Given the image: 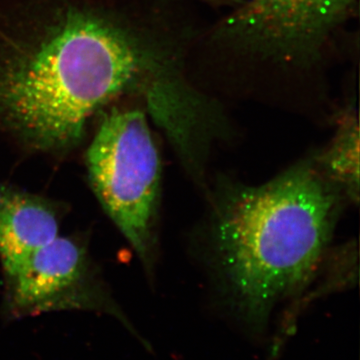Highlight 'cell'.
Masks as SVG:
<instances>
[{
    "label": "cell",
    "instance_id": "obj_4",
    "mask_svg": "<svg viewBox=\"0 0 360 360\" xmlns=\"http://www.w3.org/2000/svg\"><path fill=\"white\" fill-rule=\"evenodd\" d=\"M356 0H243L220 25L233 49L276 63L302 65L319 56Z\"/></svg>",
    "mask_w": 360,
    "mask_h": 360
},
{
    "label": "cell",
    "instance_id": "obj_2",
    "mask_svg": "<svg viewBox=\"0 0 360 360\" xmlns=\"http://www.w3.org/2000/svg\"><path fill=\"white\" fill-rule=\"evenodd\" d=\"M205 193L201 253L217 302L257 338L276 309L290 304L271 345L281 352L349 198L316 155L259 186L221 181Z\"/></svg>",
    "mask_w": 360,
    "mask_h": 360
},
{
    "label": "cell",
    "instance_id": "obj_7",
    "mask_svg": "<svg viewBox=\"0 0 360 360\" xmlns=\"http://www.w3.org/2000/svg\"><path fill=\"white\" fill-rule=\"evenodd\" d=\"M359 120L349 113L343 118L330 146L316 155L326 174L354 201L359 200Z\"/></svg>",
    "mask_w": 360,
    "mask_h": 360
},
{
    "label": "cell",
    "instance_id": "obj_6",
    "mask_svg": "<svg viewBox=\"0 0 360 360\" xmlns=\"http://www.w3.org/2000/svg\"><path fill=\"white\" fill-rule=\"evenodd\" d=\"M58 232V213L46 200L0 184V260L6 276Z\"/></svg>",
    "mask_w": 360,
    "mask_h": 360
},
{
    "label": "cell",
    "instance_id": "obj_8",
    "mask_svg": "<svg viewBox=\"0 0 360 360\" xmlns=\"http://www.w3.org/2000/svg\"><path fill=\"white\" fill-rule=\"evenodd\" d=\"M207 1L212 2V4H225V6L236 7L240 4L243 0H207Z\"/></svg>",
    "mask_w": 360,
    "mask_h": 360
},
{
    "label": "cell",
    "instance_id": "obj_1",
    "mask_svg": "<svg viewBox=\"0 0 360 360\" xmlns=\"http://www.w3.org/2000/svg\"><path fill=\"white\" fill-rule=\"evenodd\" d=\"M137 35L94 0H0V130L60 155L148 70Z\"/></svg>",
    "mask_w": 360,
    "mask_h": 360
},
{
    "label": "cell",
    "instance_id": "obj_3",
    "mask_svg": "<svg viewBox=\"0 0 360 360\" xmlns=\"http://www.w3.org/2000/svg\"><path fill=\"white\" fill-rule=\"evenodd\" d=\"M90 186L146 266L153 264L161 160L148 118L139 110L106 113L86 153Z\"/></svg>",
    "mask_w": 360,
    "mask_h": 360
},
{
    "label": "cell",
    "instance_id": "obj_5",
    "mask_svg": "<svg viewBox=\"0 0 360 360\" xmlns=\"http://www.w3.org/2000/svg\"><path fill=\"white\" fill-rule=\"evenodd\" d=\"M6 278L7 311L15 319L63 310L103 312L120 319L149 348L104 290L86 251L72 238L58 236Z\"/></svg>",
    "mask_w": 360,
    "mask_h": 360
}]
</instances>
